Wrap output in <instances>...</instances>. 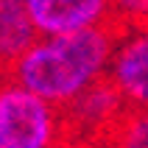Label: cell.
Returning a JSON list of instances; mask_svg holds the SVG:
<instances>
[{
    "label": "cell",
    "instance_id": "6da1fadb",
    "mask_svg": "<svg viewBox=\"0 0 148 148\" xmlns=\"http://www.w3.org/2000/svg\"><path fill=\"white\" fill-rule=\"evenodd\" d=\"M120 34L123 28L109 20L64 36H39L8 64V78L62 109L106 75Z\"/></svg>",
    "mask_w": 148,
    "mask_h": 148
},
{
    "label": "cell",
    "instance_id": "7a4b0ae2",
    "mask_svg": "<svg viewBox=\"0 0 148 148\" xmlns=\"http://www.w3.org/2000/svg\"><path fill=\"white\" fill-rule=\"evenodd\" d=\"M0 148H67L62 109L6 78L0 84Z\"/></svg>",
    "mask_w": 148,
    "mask_h": 148
},
{
    "label": "cell",
    "instance_id": "3957f363",
    "mask_svg": "<svg viewBox=\"0 0 148 148\" xmlns=\"http://www.w3.org/2000/svg\"><path fill=\"white\" fill-rule=\"evenodd\" d=\"M126 112L129 103L109 81V75L98 78L67 106H62L67 148H103Z\"/></svg>",
    "mask_w": 148,
    "mask_h": 148
},
{
    "label": "cell",
    "instance_id": "277c9868",
    "mask_svg": "<svg viewBox=\"0 0 148 148\" xmlns=\"http://www.w3.org/2000/svg\"><path fill=\"white\" fill-rule=\"evenodd\" d=\"M106 75L129 109H148V25H134L120 34Z\"/></svg>",
    "mask_w": 148,
    "mask_h": 148
},
{
    "label": "cell",
    "instance_id": "5b68a950",
    "mask_svg": "<svg viewBox=\"0 0 148 148\" xmlns=\"http://www.w3.org/2000/svg\"><path fill=\"white\" fill-rule=\"evenodd\" d=\"M39 36H64L112 20L109 0H25Z\"/></svg>",
    "mask_w": 148,
    "mask_h": 148
},
{
    "label": "cell",
    "instance_id": "8992f818",
    "mask_svg": "<svg viewBox=\"0 0 148 148\" xmlns=\"http://www.w3.org/2000/svg\"><path fill=\"white\" fill-rule=\"evenodd\" d=\"M36 39H39V31H36L25 3L0 0V59L11 64Z\"/></svg>",
    "mask_w": 148,
    "mask_h": 148
},
{
    "label": "cell",
    "instance_id": "52a82bcc",
    "mask_svg": "<svg viewBox=\"0 0 148 148\" xmlns=\"http://www.w3.org/2000/svg\"><path fill=\"white\" fill-rule=\"evenodd\" d=\"M103 148H148V109H129Z\"/></svg>",
    "mask_w": 148,
    "mask_h": 148
},
{
    "label": "cell",
    "instance_id": "ba28073f",
    "mask_svg": "<svg viewBox=\"0 0 148 148\" xmlns=\"http://www.w3.org/2000/svg\"><path fill=\"white\" fill-rule=\"evenodd\" d=\"M112 3V20L120 28L148 25V0H109Z\"/></svg>",
    "mask_w": 148,
    "mask_h": 148
},
{
    "label": "cell",
    "instance_id": "9c48e42d",
    "mask_svg": "<svg viewBox=\"0 0 148 148\" xmlns=\"http://www.w3.org/2000/svg\"><path fill=\"white\" fill-rule=\"evenodd\" d=\"M8 78V62H3V59H0V84L6 81Z\"/></svg>",
    "mask_w": 148,
    "mask_h": 148
},
{
    "label": "cell",
    "instance_id": "30bf717a",
    "mask_svg": "<svg viewBox=\"0 0 148 148\" xmlns=\"http://www.w3.org/2000/svg\"><path fill=\"white\" fill-rule=\"evenodd\" d=\"M17 3H25V0H17Z\"/></svg>",
    "mask_w": 148,
    "mask_h": 148
}]
</instances>
